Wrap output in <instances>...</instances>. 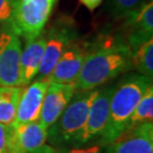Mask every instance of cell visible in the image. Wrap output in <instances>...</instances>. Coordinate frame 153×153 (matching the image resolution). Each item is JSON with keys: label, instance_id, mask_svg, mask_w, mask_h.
Here are the masks:
<instances>
[{"label": "cell", "instance_id": "cell-1", "mask_svg": "<svg viewBox=\"0 0 153 153\" xmlns=\"http://www.w3.org/2000/svg\"><path fill=\"white\" fill-rule=\"evenodd\" d=\"M132 69L131 50L123 37L103 35L91 43L82 68L75 82L76 91H90Z\"/></svg>", "mask_w": 153, "mask_h": 153}, {"label": "cell", "instance_id": "cell-2", "mask_svg": "<svg viewBox=\"0 0 153 153\" xmlns=\"http://www.w3.org/2000/svg\"><path fill=\"white\" fill-rule=\"evenodd\" d=\"M151 85L152 79L140 74L129 75L119 82L111 96L108 119L100 143L111 145L121 135L137 103Z\"/></svg>", "mask_w": 153, "mask_h": 153}, {"label": "cell", "instance_id": "cell-3", "mask_svg": "<svg viewBox=\"0 0 153 153\" xmlns=\"http://www.w3.org/2000/svg\"><path fill=\"white\" fill-rule=\"evenodd\" d=\"M53 7L51 0H13L9 23L20 38L30 41L44 32Z\"/></svg>", "mask_w": 153, "mask_h": 153}, {"label": "cell", "instance_id": "cell-4", "mask_svg": "<svg viewBox=\"0 0 153 153\" xmlns=\"http://www.w3.org/2000/svg\"><path fill=\"white\" fill-rule=\"evenodd\" d=\"M44 37V55L35 81H47L61 55L78 39L76 24L71 17L62 16L55 20V22L46 30Z\"/></svg>", "mask_w": 153, "mask_h": 153}, {"label": "cell", "instance_id": "cell-5", "mask_svg": "<svg viewBox=\"0 0 153 153\" xmlns=\"http://www.w3.org/2000/svg\"><path fill=\"white\" fill-rule=\"evenodd\" d=\"M99 88L90 91H75L69 105L62 112L56 124L55 131L58 137L65 141L79 140L87 122L90 108L96 99Z\"/></svg>", "mask_w": 153, "mask_h": 153}, {"label": "cell", "instance_id": "cell-6", "mask_svg": "<svg viewBox=\"0 0 153 153\" xmlns=\"http://www.w3.org/2000/svg\"><path fill=\"white\" fill-rule=\"evenodd\" d=\"M21 38L10 23L0 25V87L20 88Z\"/></svg>", "mask_w": 153, "mask_h": 153}, {"label": "cell", "instance_id": "cell-7", "mask_svg": "<svg viewBox=\"0 0 153 153\" xmlns=\"http://www.w3.org/2000/svg\"><path fill=\"white\" fill-rule=\"evenodd\" d=\"M47 129L40 121L7 125L8 153H34L46 145Z\"/></svg>", "mask_w": 153, "mask_h": 153}, {"label": "cell", "instance_id": "cell-8", "mask_svg": "<svg viewBox=\"0 0 153 153\" xmlns=\"http://www.w3.org/2000/svg\"><path fill=\"white\" fill-rule=\"evenodd\" d=\"M90 45L91 43L85 40H75L61 55L47 81L59 84H75L90 50Z\"/></svg>", "mask_w": 153, "mask_h": 153}, {"label": "cell", "instance_id": "cell-9", "mask_svg": "<svg viewBox=\"0 0 153 153\" xmlns=\"http://www.w3.org/2000/svg\"><path fill=\"white\" fill-rule=\"evenodd\" d=\"M123 20L124 40L130 49L153 38V1L149 0L139 8L128 12Z\"/></svg>", "mask_w": 153, "mask_h": 153}, {"label": "cell", "instance_id": "cell-10", "mask_svg": "<svg viewBox=\"0 0 153 153\" xmlns=\"http://www.w3.org/2000/svg\"><path fill=\"white\" fill-rule=\"evenodd\" d=\"M75 91L74 84L49 82L39 118V121L47 130L65 111Z\"/></svg>", "mask_w": 153, "mask_h": 153}, {"label": "cell", "instance_id": "cell-11", "mask_svg": "<svg viewBox=\"0 0 153 153\" xmlns=\"http://www.w3.org/2000/svg\"><path fill=\"white\" fill-rule=\"evenodd\" d=\"M115 85H111L100 88L96 99L91 103L88 111L87 122L79 137V143L91 141L94 137L102 135L108 119L109 103Z\"/></svg>", "mask_w": 153, "mask_h": 153}, {"label": "cell", "instance_id": "cell-12", "mask_svg": "<svg viewBox=\"0 0 153 153\" xmlns=\"http://www.w3.org/2000/svg\"><path fill=\"white\" fill-rule=\"evenodd\" d=\"M49 82L34 81L22 90L14 123H28L40 118L44 97Z\"/></svg>", "mask_w": 153, "mask_h": 153}, {"label": "cell", "instance_id": "cell-13", "mask_svg": "<svg viewBox=\"0 0 153 153\" xmlns=\"http://www.w3.org/2000/svg\"><path fill=\"white\" fill-rule=\"evenodd\" d=\"M111 153H153V122L123 131L111 144Z\"/></svg>", "mask_w": 153, "mask_h": 153}, {"label": "cell", "instance_id": "cell-14", "mask_svg": "<svg viewBox=\"0 0 153 153\" xmlns=\"http://www.w3.org/2000/svg\"><path fill=\"white\" fill-rule=\"evenodd\" d=\"M45 50L44 32L35 39L26 42L20 57V88L31 84L37 76Z\"/></svg>", "mask_w": 153, "mask_h": 153}, {"label": "cell", "instance_id": "cell-15", "mask_svg": "<svg viewBox=\"0 0 153 153\" xmlns=\"http://www.w3.org/2000/svg\"><path fill=\"white\" fill-rule=\"evenodd\" d=\"M23 88L0 87V123L10 125L16 116Z\"/></svg>", "mask_w": 153, "mask_h": 153}, {"label": "cell", "instance_id": "cell-16", "mask_svg": "<svg viewBox=\"0 0 153 153\" xmlns=\"http://www.w3.org/2000/svg\"><path fill=\"white\" fill-rule=\"evenodd\" d=\"M131 50L132 68L137 71V74L147 78H153V38L141 43Z\"/></svg>", "mask_w": 153, "mask_h": 153}, {"label": "cell", "instance_id": "cell-17", "mask_svg": "<svg viewBox=\"0 0 153 153\" xmlns=\"http://www.w3.org/2000/svg\"><path fill=\"white\" fill-rule=\"evenodd\" d=\"M153 88L152 85L143 94L141 100L137 103L132 114L128 119L124 130L133 129L139 125L147 122H153Z\"/></svg>", "mask_w": 153, "mask_h": 153}, {"label": "cell", "instance_id": "cell-18", "mask_svg": "<svg viewBox=\"0 0 153 153\" xmlns=\"http://www.w3.org/2000/svg\"><path fill=\"white\" fill-rule=\"evenodd\" d=\"M149 0H111V12L114 18L121 19L128 12L139 8Z\"/></svg>", "mask_w": 153, "mask_h": 153}, {"label": "cell", "instance_id": "cell-19", "mask_svg": "<svg viewBox=\"0 0 153 153\" xmlns=\"http://www.w3.org/2000/svg\"><path fill=\"white\" fill-rule=\"evenodd\" d=\"M64 153H111V145L100 143L97 145H91L84 148H73Z\"/></svg>", "mask_w": 153, "mask_h": 153}, {"label": "cell", "instance_id": "cell-20", "mask_svg": "<svg viewBox=\"0 0 153 153\" xmlns=\"http://www.w3.org/2000/svg\"><path fill=\"white\" fill-rule=\"evenodd\" d=\"M13 0H0V25L10 22Z\"/></svg>", "mask_w": 153, "mask_h": 153}, {"label": "cell", "instance_id": "cell-21", "mask_svg": "<svg viewBox=\"0 0 153 153\" xmlns=\"http://www.w3.org/2000/svg\"><path fill=\"white\" fill-rule=\"evenodd\" d=\"M0 153H8L7 125L0 123Z\"/></svg>", "mask_w": 153, "mask_h": 153}, {"label": "cell", "instance_id": "cell-22", "mask_svg": "<svg viewBox=\"0 0 153 153\" xmlns=\"http://www.w3.org/2000/svg\"><path fill=\"white\" fill-rule=\"evenodd\" d=\"M79 1H81L88 9L93 11L102 4V0H79Z\"/></svg>", "mask_w": 153, "mask_h": 153}, {"label": "cell", "instance_id": "cell-23", "mask_svg": "<svg viewBox=\"0 0 153 153\" xmlns=\"http://www.w3.org/2000/svg\"><path fill=\"white\" fill-rule=\"evenodd\" d=\"M34 153H61L60 151H57L56 149H54L50 145H45L44 147H42L40 150L36 151Z\"/></svg>", "mask_w": 153, "mask_h": 153}, {"label": "cell", "instance_id": "cell-24", "mask_svg": "<svg viewBox=\"0 0 153 153\" xmlns=\"http://www.w3.org/2000/svg\"><path fill=\"white\" fill-rule=\"evenodd\" d=\"M57 1H58V0H51V2L53 3V5H55V4H56V3H57Z\"/></svg>", "mask_w": 153, "mask_h": 153}]
</instances>
